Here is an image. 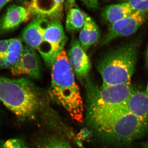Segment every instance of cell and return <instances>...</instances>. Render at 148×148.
Masks as SVG:
<instances>
[{
  "label": "cell",
  "instance_id": "25",
  "mask_svg": "<svg viewBox=\"0 0 148 148\" xmlns=\"http://www.w3.org/2000/svg\"><path fill=\"white\" fill-rule=\"evenodd\" d=\"M145 92L147 94H148V83L147 85V88H146V90H145Z\"/></svg>",
  "mask_w": 148,
  "mask_h": 148
},
{
  "label": "cell",
  "instance_id": "21",
  "mask_svg": "<svg viewBox=\"0 0 148 148\" xmlns=\"http://www.w3.org/2000/svg\"><path fill=\"white\" fill-rule=\"evenodd\" d=\"M10 39L0 40V59L5 55L8 50Z\"/></svg>",
  "mask_w": 148,
  "mask_h": 148
},
{
  "label": "cell",
  "instance_id": "27",
  "mask_svg": "<svg viewBox=\"0 0 148 148\" xmlns=\"http://www.w3.org/2000/svg\"><path fill=\"white\" fill-rule=\"evenodd\" d=\"M147 51H148V50Z\"/></svg>",
  "mask_w": 148,
  "mask_h": 148
},
{
  "label": "cell",
  "instance_id": "10",
  "mask_svg": "<svg viewBox=\"0 0 148 148\" xmlns=\"http://www.w3.org/2000/svg\"><path fill=\"white\" fill-rule=\"evenodd\" d=\"M65 0H31L29 10L31 14L45 18H57L62 16Z\"/></svg>",
  "mask_w": 148,
  "mask_h": 148
},
{
  "label": "cell",
  "instance_id": "2",
  "mask_svg": "<svg viewBox=\"0 0 148 148\" xmlns=\"http://www.w3.org/2000/svg\"><path fill=\"white\" fill-rule=\"evenodd\" d=\"M50 96L66 109L72 118L83 121L84 105L67 54L63 50L51 66Z\"/></svg>",
  "mask_w": 148,
  "mask_h": 148
},
{
  "label": "cell",
  "instance_id": "9",
  "mask_svg": "<svg viewBox=\"0 0 148 148\" xmlns=\"http://www.w3.org/2000/svg\"><path fill=\"white\" fill-rule=\"evenodd\" d=\"M76 38L72 40L67 54L70 66L74 74L80 81L86 78L91 69L90 59Z\"/></svg>",
  "mask_w": 148,
  "mask_h": 148
},
{
  "label": "cell",
  "instance_id": "18",
  "mask_svg": "<svg viewBox=\"0 0 148 148\" xmlns=\"http://www.w3.org/2000/svg\"><path fill=\"white\" fill-rule=\"evenodd\" d=\"M39 148H74L63 139L56 137H47L40 143Z\"/></svg>",
  "mask_w": 148,
  "mask_h": 148
},
{
  "label": "cell",
  "instance_id": "19",
  "mask_svg": "<svg viewBox=\"0 0 148 148\" xmlns=\"http://www.w3.org/2000/svg\"><path fill=\"white\" fill-rule=\"evenodd\" d=\"M127 3L135 12L148 13V0H123Z\"/></svg>",
  "mask_w": 148,
  "mask_h": 148
},
{
  "label": "cell",
  "instance_id": "22",
  "mask_svg": "<svg viewBox=\"0 0 148 148\" xmlns=\"http://www.w3.org/2000/svg\"><path fill=\"white\" fill-rule=\"evenodd\" d=\"M86 6V7L89 9L95 10L99 7L98 0H81Z\"/></svg>",
  "mask_w": 148,
  "mask_h": 148
},
{
  "label": "cell",
  "instance_id": "15",
  "mask_svg": "<svg viewBox=\"0 0 148 148\" xmlns=\"http://www.w3.org/2000/svg\"><path fill=\"white\" fill-rule=\"evenodd\" d=\"M67 1L70 7L66 14V30L69 32H74L82 29L86 14L74 5L75 0H67Z\"/></svg>",
  "mask_w": 148,
  "mask_h": 148
},
{
  "label": "cell",
  "instance_id": "12",
  "mask_svg": "<svg viewBox=\"0 0 148 148\" xmlns=\"http://www.w3.org/2000/svg\"><path fill=\"white\" fill-rule=\"evenodd\" d=\"M49 19L36 16L24 29L21 38L27 45L37 49L42 42Z\"/></svg>",
  "mask_w": 148,
  "mask_h": 148
},
{
  "label": "cell",
  "instance_id": "7",
  "mask_svg": "<svg viewBox=\"0 0 148 148\" xmlns=\"http://www.w3.org/2000/svg\"><path fill=\"white\" fill-rule=\"evenodd\" d=\"M147 14L134 12L126 18L111 24L101 44H107L115 39L128 36L137 32L147 19Z\"/></svg>",
  "mask_w": 148,
  "mask_h": 148
},
{
  "label": "cell",
  "instance_id": "14",
  "mask_svg": "<svg viewBox=\"0 0 148 148\" xmlns=\"http://www.w3.org/2000/svg\"><path fill=\"white\" fill-rule=\"evenodd\" d=\"M101 36L99 27L90 16L86 14L83 27L80 32L79 40L81 45L86 51L94 45Z\"/></svg>",
  "mask_w": 148,
  "mask_h": 148
},
{
  "label": "cell",
  "instance_id": "1",
  "mask_svg": "<svg viewBox=\"0 0 148 148\" xmlns=\"http://www.w3.org/2000/svg\"><path fill=\"white\" fill-rule=\"evenodd\" d=\"M88 122L101 137L111 140L130 142L141 135L148 122L118 108H87Z\"/></svg>",
  "mask_w": 148,
  "mask_h": 148
},
{
  "label": "cell",
  "instance_id": "24",
  "mask_svg": "<svg viewBox=\"0 0 148 148\" xmlns=\"http://www.w3.org/2000/svg\"><path fill=\"white\" fill-rule=\"evenodd\" d=\"M143 148H148V142H147V143L145 144V145H144Z\"/></svg>",
  "mask_w": 148,
  "mask_h": 148
},
{
  "label": "cell",
  "instance_id": "3",
  "mask_svg": "<svg viewBox=\"0 0 148 148\" xmlns=\"http://www.w3.org/2000/svg\"><path fill=\"white\" fill-rule=\"evenodd\" d=\"M0 101L20 119H33L41 105V91L25 78L0 75Z\"/></svg>",
  "mask_w": 148,
  "mask_h": 148
},
{
  "label": "cell",
  "instance_id": "11",
  "mask_svg": "<svg viewBox=\"0 0 148 148\" xmlns=\"http://www.w3.org/2000/svg\"><path fill=\"white\" fill-rule=\"evenodd\" d=\"M115 108L148 122V94L145 91L135 90L127 101Z\"/></svg>",
  "mask_w": 148,
  "mask_h": 148
},
{
  "label": "cell",
  "instance_id": "5",
  "mask_svg": "<svg viewBox=\"0 0 148 148\" xmlns=\"http://www.w3.org/2000/svg\"><path fill=\"white\" fill-rule=\"evenodd\" d=\"M87 107L116 108L127 101L135 91L130 84L99 86L87 78L85 82Z\"/></svg>",
  "mask_w": 148,
  "mask_h": 148
},
{
  "label": "cell",
  "instance_id": "6",
  "mask_svg": "<svg viewBox=\"0 0 148 148\" xmlns=\"http://www.w3.org/2000/svg\"><path fill=\"white\" fill-rule=\"evenodd\" d=\"M67 41V37L60 19H49L42 42L37 49L46 66H52L63 50Z\"/></svg>",
  "mask_w": 148,
  "mask_h": 148
},
{
  "label": "cell",
  "instance_id": "4",
  "mask_svg": "<svg viewBox=\"0 0 148 148\" xmlns=\"http://www.w3.org/2000/svg\"><path fill=\"white\" fill-rule=\"evenodd\" d=\"M138 43L133 42L106 53L97 65L103 86L130 84L138 57Z\"/></svg>",
  "mask_w": 148,
  "mask_h": 148
},
{
  "label": "cell",
  "instance_id": "26",
  "mask_svg": "<svg viewBox=\"0 0 148 148\" xmlns=\"http://www.w3.org/2000/svg\"><path fill=\"white\" fill-rule=\"evenodd\" d=\"M147 60L148 63V51H147Z\"/></svg>",
  "mask_w": 148,
  "mask_h": 148
},
{
  "label": "cell",
  "instance_id": "13",
  "mask_svg": "<svg viewBox=\"0 0 148 148\" xmlns=\"http://www.w3.org/2000/svg\"><path fill=\"white\" fill-rule=\"evenodd\" d=\"M31 15L29 9L15 5H11L0 21V32L6 33L16 29L28 21Z\"/></svg>",
  "mask_w": 148,
  "mask_h": 148
},
{
  "label": "cell",
  "instance_id": "23",
  "mask_svg": "<svg viewBox=\"0 0 148 148\" xmlns=\"http://www.w3.org/2000/svg\"><path fill=\"white\" fill-rule=\"evenodd\" d=\"M11 0H0V10L3 8V7L9 2Z\"/></svg>",
  "mask_w": 148,
  "mask_h": 148
},
{
  "label": "cell",
  "instance_id": "17",
  "mask_svg": "<svg viewBox=\"0 0 148 148\" xmlns=\"http://www.w3.org/2000/svg\"><path fill=\"white\" fill-rule=\"evenodd\" d=\"M24 46L21 40L17 38L10 39L8 50L3 57L0 59V69H10L19 59Z\"/></svg>",
  "mask_w": 148,
  "mask_h": 148
},
{
  "label": "cell",
  "instance_id": "20",
  "mask_svg": "<svg viewBox=\"0 0 148 148\" xmlns=\"http://www.w3.org/2000/svg\"><path fill=\"white\" fill-rule=\"evenodd\" d=\"M0 148H29L22 140L12 138L0 143Z\"/></svg>",
  "mask_w": 148,
  "mask_h": 148
},
{
  "label": "cell",
  "instance_id": "16",
  "mask_svg": "<svg viewBox=\"0 0 148 148\" xmlns=\"http://www.w3.org/2000/svg\"><path fill=\"white\" fill-rule=\"evenodd\" d=\"M135 12L126 3L107 6L102 12L103 18L112 24L131 15Z\"/></svg>",
  "mask_w": 148,
  "mask_h": 148
},
{
  "label": "cell",
  "instance_id": "8",
  "mask_svg": "<svg viewBox=\"0 0 148 148\" xmlns=\"http://www.w3.org/2000/svg\"><path fill=\"white\" fill-rule=\"evenodd\" d=\"M10 70L14 75H25L34 79H40L42 65L36 49L28 45L24 46L19 59Z\"/></svg>",
  "mask_w": 148,
  "mask_h": 148
}]
</instances>
